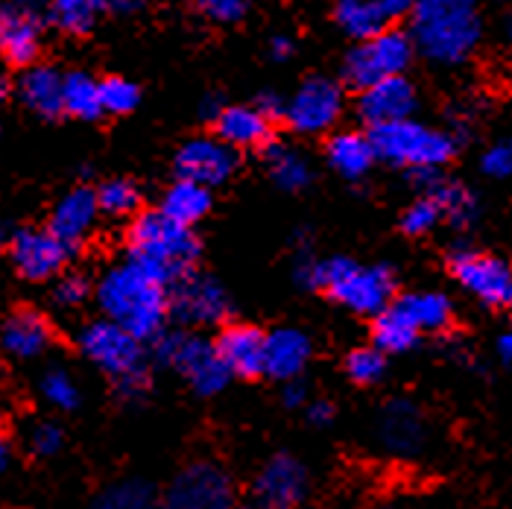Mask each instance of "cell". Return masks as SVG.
Returning a JSON list of instances; mask_svg holds the SVG:
<instances>
[{
    "instance_id": "obj_34",
    "label": "cell",
    "mask_w": 512,
    "mask_h": 509,
    "mask_svg": "<svg viewBox=\"0 0 512 509\" xmlns=\"http://www.w3.org/2000/svg\"><path fill=\"white\" fill-rule=\"evenodd\" d=\"M97 15L100 9L94 0H50V9H47L50 24L68 36H85L94 27Z\"/></svg>"
},
{
    "instance_id": "obj_10",
    "label": "cell",
    "mask_w": 512,
    "mask_h": 509,
    "mask_svg": "<svg viewBox=\"0 0 512 509\" xmlns=\"http://www.w3.org/2000/svg\"><path fill=\"white\" fill-rule=\"evenodd\" d=\"M158 509H237L235 483L223 466L197 460L170 480Z\"/></svg>"
},
{
    "instance_id": "obj_3",
    "label": "cell",
    "mask_w": 512,
    "mask_h": 509,
    "mask_svg": "<svg viewBox=\"0 0 512 509\" xmlns=\"http://www.w3.org/2000/svg\"><path fill=\"white\" fill-rule=\"evenodd\" d=\"M296 281L325 290L337 305L357 316H378L395 299V273L387 264H357L352 258L299 255Z\"/></svg>"
},
{
    "instance_id": "obj_50",
    "label": "cell",
    "mask_w": 512,
    "mask_h": 509,
    "mask_svg": "<svg viewBox=\"0 0 512 509\" xmlns=\"http://www.w3.org/2000/svg\"><path fill=\"white\" fill-rule=\"evenodd\" d=\"M498 360H501L507 369H512V328L498 337Z\"/></svg>"
},
{
    "instance_id": "obj_56",
    "label": "cell",
    "mask_w": 512,
    "mask_h": 509,
    "mask_svg": "<svg viewBox=\"0 0 512 509\" xmlns=\"http://www.w3.org/2000/svg\"><path fill=\"white\" fill-rule=\"evenodd\" d=\"M0 425H3V413H0Z\"/></svg>"
},
{
    "instance_id": "obj_51",
    "label": "cell",
    "mask_w": 512,
    "mask_h": 509,
    "mask_svg": "<svg viewBox=\"0 0 512 509\" xmlns=\"http://www.w3.org/2000/svg\"><path fill=\"white\" fill-rule=\"evenodd\" d=\"M220 109H223V106L217 103V97H205V103H202V115H205V118L214 120L220 115Z\"/></svg>"
},
{
    "instance_id": "obj_19",
    "label": "cell",
    "mask_w": 512,
    "mask_h": 509,
    "mask_svg": "<svg viewBox=\"0 0 512 509\" xmlns=\"http://www.w3.org/2000/svg\"><path fill=\"white\" fill-rule=\"evenodd\" d=\"M314 343L299 328H276L264 340V375L276 381H290L305 372L311 363Z\"/></svg>"
},
{
    "instance_id": "obj_9",
    "label": "cell",
    "mask_w": 512,
    "mask_h": 509,
    "mask_svg": "<svg viewBox=\"0 0 512 509\" xmlns=\"http://www.w3.org/2000/svg\"><path fill=\"white\" fill-rule=\"evenodd\" d=\"M448 270L454 275V281L480 305L492 311L512 308V267L504 258L480 252L472 246H457L448 255Z\"/></svg>"
},
{
    "instance_id": "obj_48",
    "label": "cell",
    "mask_w": 512,
    "mask_h": 509,
    "mask_svg": "<svg viewBox=\"0 0 512 509\" xmlns=\"http://www.w3.org/2000/svg\"><path fill=\"white\" fill-rule=\"evenodd\" d=\"M270 53H273V59H278V62L290 59V53H293V41L287 39V36H276V39L270 41Z\"/></svg>"
},
{
    "instance_id": "obj_21",
    "label": "cell",
    "mask_w": 512,
    "mask_h": 509,
    "mask_svg": "<svg viewBox=\"0 0 512 509\" xmlns=\"http://www.w3.org/2000/svg\"><path fill=\"white\" fill-rule=\"evenodd\" d=\"M53 346V328L39 311H15L0 325V349L15 360H36Z\"/></svg>"
},
{
    "instance_id": "obj_1",
    "label": "cell",
    "mask_w": 512,
    "mask_h": 509,
    "mask_svg": "<svg viewBox=\"0 0 512 509\" xmlns=\"http://www.w3.org/2000/svg\"><path fill=\"white\" fill-rule=\"evenodd\" d=\"M410 15V41L434 65H463L483 39L477 0H416Z\"/></svg>"
},
{
    "instance_id": "obj_26",
    "label": "cell",
    "mask_w": 512,
    "mask_h": 509,
    "mask_svg": "<svg viewBox=\"0 0 512 509\" xmlns=\"http://www.w3.org/2000/svg\"><path fill=\"white\" fill-rule=\"evenodd\" d=\"M21 100L41 118H53L62 112V74L53 68L30 65L21 77Z\"/></svg>"
},
{
    "instance_id": "obj_23",
    "label": "cell",
    "mask_w": 512,
    "mask_h": 509,
    "mask_svg": "<svg viewBox=\"0 0 512 509\" xmlns=\"http://www.w3.org/2000/svg\"><path fill=\"white\" fill-rule=\"evenodd\" d=\"M217 129V138L226 141L232 150H255L270 144L273 120L255 106H226L211 120Z\"/></svg>"
},
{
    "instance_id": "obj_25",
    "label": "cell",
    "mask_w": 512,
    "mask_h": 509,
    "mask_svg": "<svg viewBox=\"0 0 512 509\" xmlns=\"http://www.w3.org/2000/svg\"><path fill=\"white\" fill-rule=\"evenodd\" d=\"M393 305L407 316L419 331H445L454 319V305L445 293H436V290H419V293H404V296H395Z\"/></svg>"
},
{
    "instance_id": "obj_17",
    "label": "cell",
    "mask_w": 512,
    "mask_h": 509,
    "mask_svg": "<svg viewBox=\"0 0 512 509\" xmlns=\"http://www.w3.org/2000/svg\"><path fill=\"white\" fill-rule=\"evenodd\" d=\"M416 106H419L416 88H413L410 79L401 74V77H387L360 88L357 118L363 120L369 129H375V126H384V123L413 118Z\"/></svg>"
},
{
    "instance_id": "obj_28",
    "label": "cell",
    "mask_w": 512,
    "mask_h": 509,
    "mask_svg": "<svg viewBox=\"0 0 512 509\" xmlns=\"http://www.w3.org/2000/svg\"><path fill=\"white\" fill-rule=\"evenodd\" d=\"M334 18H337L340 30L355 41L378 36L393 21L378 0H340L334 9Z\"/></svg>"
},
{
    "instance_id": "obj_20",
    "label": "cell",
    "mask_w": 512,
    "mask_h": 509,
    "mask_svg": "<svg viewBox=\"0 0 512 509\" xmlns=\"http://www.w3.org/2000/svg\"><path fill=\"white\" fill-rule=\"evenodd\" d=\"M97 214H100L97 191H91V188H74L71 194L62 196L59 205L53 208V214H50V232L59 237L65 246L74 249L79 243H85L88 235L94 232Z\"/></svg>"
},
{
    "instance_id": "obj_6",
    "label": "cell",
    "mask_w": 512,
    "mask_h": 509,
    "mask_svg": "<svg viewBox=\"0 0 512 509\" xmlns=\"http://www.w3.org/2000/svg\"><path fill=\"white\" fill-rule=\"evenodd\" d=\"M375 158L401 170H439L457 153V138L413 118L375 126L369 132Z\"/></svg>"
},
{
    "instance_id": "obj_22",
    "label": "cell",
    "mask_w": 512,
    "mask_h": 509,
    "mask_svg": "<svg viewBox=\"0 0 512 509\" xmlns=\"http://www.w3.org/2000/svg\"><path fill=\"white\" fill-rule=\"evenodd\" d=\"M264 340L267 334L255 325H229L220 340L217 352L223 357L232 378H258L264 375Z\"/></svg>"
},
{
    "instance_id": "obj_47",
    "label": "cell",
    "mask_w": 512,
    "mask_h": 509,
    "mask_svg": "<svg viewBox=\"0 0 512 509\" xmlns=\"http://www.w3.org/2000/svg\"><path fill=\"white\" fill-rule=\"evenodd\" d=\"M255 109H261L270 120L281 118V115H284V100H281L278 94H273V91H267V94L258 97V106H255Z\"/></svg>"
},
{
    "instance_id": "obj_16",
    "label": "cell",
    "mask_w": 512,
    "mask_h": 509,
    "mask_svg": "<svg viewBox=\"0 0 512 509\" xmlns=\"http://www.w3.org/2000/svg\"><path fill=\"white\" fill-rule=\"evenodd\" d=\"M9 255L27 281H47L65 270L71 246H65L50 229H21L12 237Z\"/></svg>"
},
{
    "instance_id": "obj_18",
    "label": "cell",
    "mask_w": 512,
    "mask_h": 509,
    "mask_svg": "<svg viewBox=\"0 0 512 509\" xmlns=\"http://www.w3.org/2000/svg\"><path fill=\"white\" fill-rule=\"evenodd\" d=\"M41 53L39 15L21 3L0 6V56L9 65L30 68Z\"/></svg>"
},
{
    "instance_id": "obj_42",
    "label": "cell",
    "mask_w": 512,
    "mask_h": 509,
    "mask_svg": "<svg viewBox=\"0 0 512 509\" xmlns=\"http://www.w3.org/2000/svg\"><path fill=\"white\" fill-rule=\"evenodd\" d=\"M30 451L36 454V457H53V454H59L62 451V445H65V433L62 428L56 425V422H39L33 431H30Z\"/></svg>"
},
{
    "instance_id": "obj_2",
    "label": "cell",
    "mask_w": 512,
    "mask_h": 509,
    "mask_svg": "<svg viewBox=\"0 0 512 509\" xmlns=\"http://www.w3.org/2000/svg\"><path fill=\"white\" fill-rule=\"evenodd\" d=\"M97 305L106 319L123 325L141 343L156 340L170 314L167 284L132 258L100 278Z\"/></svg>"
},
{
    "instance_id": "obj_49",
    "label": "cell",
    "mask_w": 512,
    "mask_h": 509,
    "mask_svg": "<svg viewBox=\"0 0 512 509\" xmlns=\"http://www.w3.org/2000/svg\"><path fill=\"white\" fill-rule=\"evenodd\" d=\"M413 3H416V0H381L384 12H387L390 18H401V15H407V12L413 9Z\"/></svg>"
},
{
    "instance_id": "obj_53",
    "label": "cell",
    "mask_w": 512,
    "mask_h": 509,
    "mask_svg": "<svg viewBox=\"0 0 512 509\" xmlns=\"http://www.w3.org/2000/svg\"><path fill=\"white\" fill-rule=\"evenodd\" d=\"M240 509H270V507H264L261 501H255V498H252L249 504H243V507H240Z\"/></svg>"
},
{
    "instance_id": "obj_41",
    "label": "cell",
    "mask_w": 512,
    "mask_h": 509,
    "mask_svg": "<svg viewBox=\"0 0 512 509\" xmlns=\"http://www.w3.org/2000/svg\"><path fill=\"white\" fill-rule=\"evenodd\" d=\"M480 170L492 179H512V138L495 141L480 158Z\"/></svg>"
},
{
    "instance_id": "obj_36",
    "label": "cell",
    "mask_w": 512,
    "mask_h": 509,
    "mask_svg": "<svg viewBox=\"0 0 512 509\" xmlns=\"http://www.w3.org/2000/svg\"><path fill=\"white\" fill-rule=\"evenodd\" d=\"M138 202H141L138 188L126 179H109L106 185L97 188V205H100V214L106 217L126 220L138 211Z\"/></svg>"
},
{
    "instance_id": "obj_7",
    "label": "cell",
    "mask_w": 512,
    "mask_h": 509,
    "mask_svg": "<svg viewBox=\"0 0 512 509\" xmlns=\"http://www.w3.org/2000/svg\"><path fill=\"white\" fill-rule=\"evenodd\" d=\"M156 360L161 366L176 369L202 398L223 392L232 381V372L226 369L223 357L217 352V343L197 334H185V331L158 334Z\"/></svg>"
},
{
    "instance_id": "obj_60",
    "label": "cell",
    "mask_w": 512,
    "mask_h": 509,
    "mask_svg": "<svg viewBox=\"0 0 512 509\" xmlns=\"http://www.w3.org/2000/svg\"><path fill=\"white\" fill-rule=\"evenodd\" d=\"M378 3H381V0H378Z\"/></svg>"
},
{
    "instance_id": "obj_27",
    "label": "cell",
    "mask_w": 512,
    "mask_h": 509,
    "mask_svg": "<svg viewBox=\"0 0 512 509\" xmlns=\"http://www.w3.org/2000/svg\"><path fill=\"white\" fill-rule=\"evenodd\" d=\"M164 217L182 223V226H197L199 220L211 211V188L197 185V182H188V179H176L167 194L161 199V208H158Z\"/></svg>"
},
{
    "instance_id": "obj_30",
    "label": "cell",
    "mask_w": 512,
    "mask_h": 509,
    "mask_svg": "<svg viewBox=\"0 0 512 509\" xmlns=\"http://www.w3.org/2000/svg\"><path fill=\"white\" fill-rule=\"evenodd\" d=\"M267 170L273 176L281 191H305L314 179V170H311V161L302 156L299 150L293 147H284V144H270L267 147Z\"/></svg>"
},
{
    "instance_id": "obj_52",
    "label": "cell",
    "mask_w": 512,
    "mask_h": 509,
    "mask_svg": "<svg viewBox=\"0 0 512 509\" xmlns=\"http://www.w3.org/2000/svg\"><path fill=\"white\" fill-rule=\"evenodd\" d=\"M9 463H12V448H9V442L0 436V474H6Z\"/></svg>"
},
{
    "instance_id": "obj_43",
    "label": "cell",
    "mask_w": 512,
    "mask_h": 509,
    "mask_svg": "<svg viewBox=\"0 0 512 509\" xmlns=\"http://www.w3.org/2000/svg\"><path fill=\"white\" fill-rule=\"evenodd\" d=\"M197 9L214 24H235L246 15L249 0H194Z\"/></svg>"
},
{
    "instance_id": "obj_38",
    "label": "cell",
    "mask_w": 512,
    "mask_h": 509,
    "mask_svg": "<svg viewBox=\"0 0 512 509\" xmlns=\"http://www.w3.org/2000/svg\"><path fill=\"white\" fill-rule=\"evenodd\" d=\"M442 223V208L434 199V194L419 196L416 202H410L401 214V232L407 237H425L434 232Z\"/></svg>"
},
{
    "instance_id": "obj_40",
    "label": "cell",
    "mask_w": 512,
    "mask_h": 509,
    "mask_svg": "<svg viewBox=\"0 0 512 509\" xmlns=\"http://www.w3.org/2000/svg\"><path fill=\"white\" fill-rule=\"evenodd\" d=\"M88 293H91V287H88V278L85 275H62L56 281V287H53V302L59 308H79L88 299Z\"/></svg>"
},
{
    "instance_id": "obj_44",
    "label": "cell",
    "mask_w": 512,
    "mask_h": 509,
    "mask_svg": "<svg viewBox=\"0 0 512 509\" xmlns=\"http://www.w3.org/2000/svg\"><path fill=\"white\" fill-rule=\"evenodd\" d=\"M281 401L284 407H305L308 404V387L299 381V378H290V381H281Z\"/></svg>"
},
{
    "instance_id": "obj_4",
    "label": "cell",
    "mask_w": 512,
    "mask_h": 509,
    "mask_svg": "<svg viewBox=\"0 0 512 509\" xmlns=\"http://www.w3.org/2000/svg\"><path fill=\"white\" fill-rule=\"evenodd\" d=\"M132 261L147 267L164 284L179 281L194 270L199 258V240L191 226H182L161 211L138 214L129 226Z\"/></svg>"
},
{
    "instance_id": "obj_35",
    "label": "cell",
    "mask_w": 512,
    "mask_h": 509,
    "mask_svg": "<svg viewBox=\"0 0 512 509\" xmlns=\"http://www.w3.org/2000/svg\"><path fill=\"white\" fill-rule=\"evenodd\" d=\"M39 392L50 407L65 410V413H68V410H77L79 401H82L74 375H71L68 369H62V366H50V369L41 372Z\"/></svg>"
},
{
    "instance_id": "obj_11",
    "label": "cell",
    "mask_w": 512,
    "mask_h": 509,
    "mask_svg": "<svg viewBox=\"0 0 512 509\" xmlns=\"http://www.w3.org/2000/svg\"><path fill=\"white\" fill-rule=\"evenodd\" d=\"M343 88L328 77H311L302 82L290 100H284V123L299 135H325L343 118Z\"/></svg>"
},
{
    "instance_id": "obj_46",
    "label": "cell",
    "mask_w": 512,
    "mask_h": 509,
    "mask_svg": "<svg viewBox=\"0 0 512 509\" xmlns=\"http://www.w3.org/2000/svg\"><path fill=\"white\" fill-rule=\"evenodd\" d=\"M100 12H115V15H132L138 12L147 0H94Z\"/></svg>"
},
{
    "instance_id": "obj_57",
    "label": "cell",
    "mask_w": 512,
    "mask_h": 509,
    "mask_svg": "<svg viewBox=\"0 0 512 509\" xmlns=\"http://www.w3.org/2000/svg\"><path fill=\"white\" fill-rule=\"evenodd\" d=\"M24 3H30V0H24Z\"/></svg>"
},
{
    "instance_id": "obj_29",
    "label": "cell",
    "mask_w": 512,
    "mask_h": 509,
    "mask_svg": "<svg viewBox=\"0 0 512 509\" xmlns=\"http://www.w3.org/2000/svg\"><path fill=\"white\" fill-rule=\"evenodd\" d=\"M419 337H422V331L401 314L393 302L381 314L372 316V346L384 354L410 352L419 343Z\"/></svg>"
},
{
    "instance_id": "obj_54",
    "label": "cell",
    "mask_w": 512,
    "mask_h": 509,
    "mask_svg": "<svg viewBox=\"0 0 512 509\" xmlns=\"http://www.w3.org/2000/svg\"><path fill=\"white\" fill-rule=\"evenodd\" d=\"M507 44H510V50H512V21H510V27H507Z\"/></svg>"
},
{
    "instance_id": "obj_59",
    "label": "cell",
    "mask_w": 512,
    "mask_h": 509,
    "mask_svg": "<svg viewBox=\"0 0 512 509\" xmlns=\"http://www.w3.org/2000/svg\"><path fill=\"white\" fill-rule=\"evenodd\" d=\"M296 509H302V507H296Z\"/></svg>"
},
{
    "instance_id": "obj_58",
    "label": "cell",
    "mask_w": 512,
    "mask_h": 509,
    "mask_svg": "<svg viewBox=\"0 0 512 509\" xmlns=\"http://www.w3.org/2000/svg\"><path fill=\"white\" fill-rule=\"evenodd\" d=\"M507 3H512V0H507Z\"/></svg>"
},
{
    "instance_id": "obj_13",
    "label": "cell",
    "mask_w": 512,
    "mask_h": 509,
    "mask_svg": "<svg viewBox=\"0 0 512 509\" xmlns=\"http://www.w3.org/2000/svg\"><path fill=\"white\" fill-rule=\"evenodd\" d=\"M375 436L384 451L395 457H413L428 442V419L410 398H390L375 416Z\"/></svg>"
},
{
    "instance_id": "obj_55",
    "label": "cell",
    "mask_w": 512,
    "mask_h": 509,
    "mask_svg": "<svg viewBox=\"0 0 512 509\" xmlns=\"http://www.w3.org/2000/svg\"><path fill=\"white\" fill-rule=\"evenodd\" d=\"M3 94H6V82L0 79V100H3Z\"/></svg>"
},
{
    "instance_id": "obj_24",
    "label": "cell",
    "mask_w": 512,
    "mask_h": 509,
    "mask_svg": "<svg viewBox=\"0 0 512 509\" xmlns=\"http://www.w3.org/2000/svg\"><path fill=\"white\" fill-rule=\"evenodd\" d=\"M325 158H328L331 170H337L343 179L357 182L372 170L375 150H372L369 135H363V132H337L325 144Z\"/></svg>"
},
{
    "instance_id": "obj_45",
    "label": "cell",
    "mask_w": 512,
    "mask_h": 509,
    "mask_svg": "<svg viewBox=\"0 0 512 509\" xmlns=\"http://www.w3.org/2000/svg\"><path fill=\"white\" fill-rule=\"evenodd\" d=\"M334 416H337V410H334V404H331V401H325V398H319V401H308V422L316 425V428L331 425V422H334Z\"/></svg>"
},
{
    "instance_id": "obj_15",
    "label": "cell",
    "mask_w": 512,
    "mask_h": 509,
    "mask_svg": "<svg viewBox=\"0 0 512 509\" xmlns=\"http://www.w3.org/2000/svg\"><path fill=\"white\" fill-rule=\"evenodd\" d=\"M176 176L197 182L205 188H217L232 179L237 170V153L220 138H191L176 153Z\"/></svg>"
},
{
    "instance_id": "obj_5",
    "label": "cell",
    "mask_w": 512,
    "mask_h": 509,
    "mask_svg": "<svg viewBox=\"0 0 512 509\" xmlns=\"http://www.w3.org/2000/svg\"><path fill=\"white\" fill-rule=\"evenodd\" d=\"M79 352L85 354L100 372H106L115 384L123 401H141L147 392V357L144 343L129 334L123 325L112 319L88 322L77 337Z\"/></svg>"
},
{
    "instance_id": "obj_33",
    "label": "cell",
    "mask_w": 512,
    "mask_h": 509,
    "mask_svg": "<svg viewBox=\"0 0 512 509\" xmlns=\"http://www.w3.org/2000/svg\"><path fill=\"white\" fill-rule=\"evenodd\" d=\"M88 509H158V495L141 477H126L106 486Z\"/></svg>"
},
{
    "instance_id": "obj_39",
    "label": "cell",
    "mask_w": 512,
    "mask_h": 509,
    "mask_svg": "<svg viewBox=\"0 0 512 509\" xmlns=\"http://www.w3.org/2000/svg\"><path fill=\"white\" fill-rule=\"evenodd\" d=\"M141 100V91L135 82L123 77H109L100 82V106L106 115H129Z\"/></svg>"
},
{
    "instance_id": "obj_14",
    "label": "cell",
    "mask_w": 512,
    "mask_h": 509,
    "mask_svg": "<svg viewBox=\"0 0 512 509\" xmlns=\"http://www.w3.org/2000/svg\"><path fill=\"white\" fill-rule=\"evenodd\" d=\"M308 495V469L293 454L270 457L252 483V498L270 509L302 507Z\"/></svg>"
},
{
    "instance_id": "obj_32",
    "label": "cell",
    "mask_w": 512,
    "mask_h": 509,
    "mask_svg": "<svg viewBox=\"0 0 512 509\" xmlns=\"http://www.w3.org/2000/svg\"><path fill=\"white\" fill-rule=\"evenodd\" d=\"M62 112L74 115L79 120H94L103 115L100 106V82L91 74H65L62 77Z\"/></svg>"
},
{
    "instance_id": "obj_37",
    "label": "cell",
    "mask_w": 512,
    "mask_h": 509,
    "mask_svg": "<svg viewBox=\"0 0 512 509\" xmlns=\"http://www.w3.org/2000/svg\"><path fill=\"white\" fill-rule=\"evenodd\" d=\"M346 375L357 387H375L387 375V354L375 346H363L346 357Z\"/></svg>"
},
{
    "instance_id": "obj_8",
    "label": "cell",
    "mask_w": 512,
    "mask_h": 509,
    "mask_svg": "<svg viewBox=\"0 0 512 509\" xmlns=\"http://www.w3.org/2000/svg\"><path fill=\"white\" fill-rule=\"evenodd\" d=\"M416 56V47L404 30H381L378 36L357 41L343 59V77L357 91L387 77H401Z\"/></svg>"
},
{
    "instance_id": "obj_12",
    "label": "cell",
    "mask_w": 512,
    "mask_h": 509,
    "mask_svg": "<svg viewBox=\"0 0 512 509\" xmlns=\"http://www.w3.org/2000/svg\"><path fill=\"white\" fill-rule=\"evenodd\" d=\"M173 284L176 287L170 293V314L179 322L208 328V325H220L229 316V296L220 287V281H214L211 275L188 273Z\"/></svg>"
},
{
    "instance_id": "obj_31",
    "label": "cell",
    "mask_w": 512,
    "mask_h": 509,
    "mask_svg": "<svg viewBox=\"0 0 512 509\" xmlns=\"http://www.w3.org/2000/svg\"><path fill=\"white\" fill-rule=\"evenodd\" d=\"M425 194H434L439 208H442V220H448L454 229H469L474 220H477V214H480L477 196L466 185H460V182L436 179Z\"/></svg>"
}]
</instances>
